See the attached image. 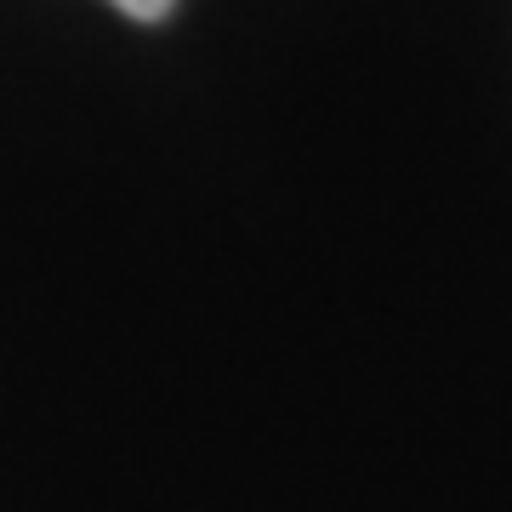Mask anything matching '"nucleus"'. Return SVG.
<instances>
[{
  "mask_svg": "<svg viewBox=\"0 0 512 512\" xmlns=\"http://www.w3.org/2000/svg\"><path fill=\"white\" fill-rule=\"evenodd\" d=\"M126 18H137V23H160L165 12H171V0H114Z\"/></svg>",
  "mask_w": 512,
  "mask_h": 512,
  "instance_id": "f257e3e1",
  "label": "nucleus"
}]
</instances>
